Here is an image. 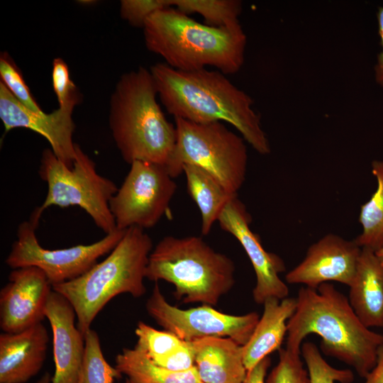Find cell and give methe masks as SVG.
Listing matches in <instances>:
<instances>
[{"label": "cell", "mask_w": 383, "mask_h": 383, "mask_svg": "<svg viewBox=\"0 0 383 383\" xmlns=\"http://www.w3.org/2000/svg\"><path fill=\"white\" fill-rule=\"evenodd\" d=\"M150 71L162 105L174 118L196 123L227 122L258 153L270 152L252 99L223 73L206 68L181 71L166 63H157Z\"/></svg>", "instance_id": "6da1fadb"}, {"label": "cell", "mask_w": 383, "mask_h": 383, "mask_svg": "<svg viewBox=\"0 0 383 383\" xmlns=\"http://www.w3.org/2000/svg\"><path fill=\"white\" fill-rule=\"evenodd\" d=\"M296 299V311L287 322L286 349L301 353L304 338L318 335L322 353L353 367L365 378L376 364L383 335L364 326L348 298L329 282L317 289L301 287Z\"/></svg>", "instance_id": "7a4b0ae2"}, {"label": "cell", "mask_w": 383, "mask_h": 383, "mask_svg": "<svg viewBox=\"0 0 383 383\" xmlns=\"http://www.w3.org/2000/svg\"><path fill=\"white\" fill-rule=\"evenodd\" d=\"M143 28L147 48L175 70L189 72L212 66L229 74L243 65L247 36L240 24L209 26L170 6L151 15Z\"/></svg>", "instance_id": "3957f363"}, {"label": "cell", "mask_w": 383, "mask_h": 383, "mask_svg": "<svg viewBox=\"0 0 383 383\" xmlns=\"http://www.w3.org/2000/svg\"><path fill=\"white\" fill-rule=\"evenodd\" d=\"M157 91L150 70L140 67L122 75L111 97L109 126L122 158L165 165L172 156L175 125L156 101Z\"/></svg>", "instance_id": "277c9868"}, {"label": "cell", "mask_w": 383, "mask_h": 383, "mask_svg": "<svg viewBox=\"0 0 383 383\" xmlns=\"http://www.w3.org/2000/svg\"><path fill=\"white\" fill-rule=\"evenodd\" d=\"M153 244L144 229L131 227L109 255L77 278L52 285L73 306L77 326L84 335L102 309L115 296H143Z\"/></svg>", "instance_id": "5b68a950"}, {"label": "cell", "mask_w": 383, "mask_h": 383, "mask_svg": "<svg viewBox=\"0 0 383 383\" xmlns=\"http://www.w3.org/2000/svg\"><path fill=\"white\" fill-rule=\"evenodd\" d=\"M235 265L201 237H164L152 249L145 277L164 280L175 287L183 303L216 306L235 284Z\"/></svg>", "instance_id": "8992f818"}, {"label": "cell", "mask_w": 383, "mask_h": 383, "mask_svg": "<svg viewBox=\"0 0 383 383\" xmlns=\"http://www.w3.org/2000/svg\"><path fill=\"white\" fill-rule=\"evenodd\" d=\"M76 150L72 168L60 161L51 149L43 150L38 173L48 184V193L45 201L33 211L29 221L37 227L42 213L50 206H78L86 211L99 228L109 234L117 229L109 202L118 187L96 172L94 161L78 145Z\"/></svg>", "instance_id": "52a82bcc"}, {"label": "cell", "mask_w": 383, "mask_h": 383, "mask_svg": "<svg viewBox=\"0 0 383 383\" xmlns=\"http://www.w3.org/2000/svg\"><path fill=\"white\" fill-rule=\"evenodd\" d=\"M174 118L177 141L166 166L170 176L182 174L185 165H194L211 174L229 193L238 195L247 171L245 140L220 121L196 123Z\"/></svg>", "instance_id": "ba28073f"}, {"label": "cell", "mask_w": 383, "mask_h": 383, "mask_svg": "<svg viewBox=\"0 0 383 383\" xmlns=\"http://www.w3.org/2000/svg\"><path fill=\"white\" fill-rule=\"evenodd\" d=\"M29 220L19 224L17 239L5 262L13 270L36 267L46 275L52 285L77 278L109 253L123 237L126 230L116 229L101 240L89 245L49 250L42 247Z\"/></svg>", "instance_id": "9c48e42d"}, {"label": "cell", "mask_w": 383, "mask_h": 383, "mask_svg": "<svg viewBox=\"0 0 383 383\" xmlns=\"http://www.w3.org/2000/svg\"><path fill=\"white\" fill-rule=\"evenodd\" d=\"M177 184L162 165L135 161L109 202L117 228H150L169 209Z\"/></svg>", "instance_id": "30bf717a"}, {"label": "cell", "mask_w": 383, "mask_h": 383, "mask_svg": "<svg viewBox=\"0 0 383 383\" xmlns=\"http://www.w3.org/2000/svg\"><path fill=\"white\" fill-rule=\"evenodd\" d=\"M145 309L158 325L186 342L221 337L231 338L243 346L250 340L260 319L256 312L230 315L204 304L189 309H179L166 300L157 282Z\"/></svg>", "instance_id": "8fae6325"}, {"label": "cell", "mask_w": 383, "mask_h": 383, "mask_svg": "<svg viewBox=\"0 0 383 383\" xmlns=\"http://www.w3.org/2000/svg\"><path fill=\"white\" fill-rule=\"evenodd\" d=\"M251 221L250 213L238 196L228 201L218 218L221 229L239 241L251 262L256 275V284L252 290L254 301L263 304L271 297L280 300L288 297L289 288L279 277V273L285 271L284 262L278 255L263 248L260 237L250 228Z\"/></svg>", "instance_id": "7c38bea8"}, {"label": "cell", "mask_w": 383, "mask_h": 383, "mask_svg": "<svg viewBox=\"0 0 383 383\" xmlns=\"http://www.w3.org/2000/svg\"><path fill=\"white\" fill-rule=\"evenodd\" d=\"M74 107H59L50 113L33 111L17 100L0 82V118L5 133L16 128L36 132L49 142L57 158L69 168L73 167L77 156V144L72 140Z\"/></svg>", "instance_id": "4fadbf2b"}, {"label": "cell", "mask_w": 383, "mask_h": 383, "mask_svg": "<svg viewBox=\"0 0 383 383\" xmlns=\"http://www.w3.org/2000/svg\"><path fill=\"white\" fill-rule=\"evenodd\" d=\"M0 292V327L15 333L41 323L52 285L36 267L13 270Z\"/></svg>", "instance_id": "5bb4252c"}, {"label": "cell", "mask_w": 383, "mask_h": 383, "mask_svg": "<svg viewBox=\"0 0 383 383\" xmlns=\"http://www.w3.org/2000/svg\"><path fill=\"white\" fill-rule=\"evenodd\" d=\"M361 248L355 240L329 233L312 244L305 257L285 276L289 284L317 289L329 282L351 284Z\"/></svg>", "instance_id": "9a60e30c"}, {"label": "cell", "mask_w": 383, "mask_h": 383, "mask_svg": "<svg viewBox=\"0 0 383 383\" xmlns=\"http://www.w3.org/2000/svg\"><path fill=\"white\" fill-rule=\"evenodd\" d=\"M45 317L52 333L55 372L52 383H79L85 338L75 324L77 316L73 306L52 290L46 305Z\"/></svg>", "instance_id": "2e32d148"}, {"label": "cell", "mask_w": 383, "mask_h": 383, "mask_svg": "<svg viewBox=\"0 0 383 383\" xmlns=\"http://www.w3.org/2000/svg\"><path fill=\"white\" fill-rule=\"evenodd\" d=\"M49 341L41 323L23 331L0 335V383H26L39 373Z\"/></svg>", "instance_id": "e0dca14e"}, {"label": "cell", "mask_w": 383, "mask_h": 383, "mask_svg": "<svg viewBox=\"0 0 383 383\" xmlns=\"http://www.w3.org/2000/svg\"><path fill=\"white\" fill-rule=\"evenodd\" d=\"M203 383H245L248 371L243 346L228 338L207 337L189 342Z\"/></svg>", "instance_id": "ac0fdd59"}, {"label": "cell", "mask_w": 383, "mask_h": 383, "mask_svg": "<svg viewBox=\"0 0 383 383\" xmlns=\"http://www.w3.org/2000/svg\"><path fill=\"white\" fill-rule=\"evenodd\" d=\"M348 300L367 328H383V265L376 252L362 248Z\"/></svg>", "instance_id": "d6986e66"}, {"label": "cell", "mask_w": 383, "mask_h": 383, "mask_svg": "<svg viewBox=\"0 0 383 383\" xmlns=\"http://www.w3.org/2000/svg\"><path fill=\"white\" fill-rule=\"evenodd\" d=\"M264 310L248 342L243 346V361L247 371L262 359L279 350L287 333V322L294 313L297 299L271 297L263 304Z\"/></svg>", "instance_id": "ffe728a7"}, {"label": "cell", "mask_w": 383, "mask_h": 383, "mask_svg": "<svg viewBox=\"0 0 383 383\" xmlns=\"http://www.w3.org/2000/svg\"><path fill=\"white\" fill-rule=\"evenodd\" d=\"M188 192L197 205L201 218V234L207 235L228 201L238 196L229 193L204 170L192 165L182 167Z\"/></svg>", "instance_id": "44dd1931"}, {"label": "cell", "mask_w": 383, "mask_h": 383, "mask_svg": "<svg viewBox=\"0 0 383 383\" xmlns=\"http://www.w3.org/2000/svg\"><path fill=\"white\" fill-rule=\"evenodd\" d=\"M115 367L133 383H203L196 367L174 372L162 367L137 348H123Z\"/></svg>", "instance_id": "7402d4cb"}, {"label": "cell", "mask_w": 383, "mask_h": 383, "mask_svg": "<svg viewBox=\"0 0 383 383\" xmlns=\"http://www.w3.org/2000/svg\"><path fill=\"white\" fill-rule=\"evenodd\" d=\"M372 173L377 180V189L360 207L362 232L354 240L361 248L377 252L383 247V160L372 162Z\"/></svg>", "instance_id": "603a6c76"}, {"label": "cell", "mask_w": 383, "mask_h": 383, "mask_svg": "<svg viewBox=\"0 0 383 383\" xmlns=\"http://www.w3.org/2000/svg\"><path fill=\"white\" fill-rule=\"evenodd\" d=\"M171 4L187 16L201 15L209 26L230 28L240 24L243 4L239 0H171Z\"/></svg>", "instance_id": "cb8c5ba5"}, {"label": "cell", "mask_w": 383, "mask_h": 383, "mask_svg": "<svg viewBox=\"0 0 383 383\" xmlns=\"http://www.w3.org/2000/svg\"><path fill=\"white\" fill-rule=\"evenodd\" d=\"M85 351L79 383H113L122 374L111 366L102 353L97 333L90 328L84 335Z\"/></svg>", "instance_id": "d4e9b609"}, {"label": "cell", "mask_w": 383, "mask_h": 383, "mask_svg": "<svg viewBox=\"0 0 383 383\" xmlns=\"http://www.w3.org/2000/svg\"><path fill=\"white\" fill-rule=\"evenodd\" d=\"M135 348L157 363L179 348L184 341L167 331H159L139 321L135 330Z\"/></svg>", "instance_id": "484cf974"}, {"label": "cell", "mask_w": 383, "mask_h": 383, "mask_svg": "<svg viewBox=\"0 0 383 383\" xmlns=\"http://www.w3.org/2000/svg\"><path fill=\"white\" fill-rule=\"evenodd\" d=\"M301 354L309 372L311 383H352L354 375L350 370L337 369L322 357L317 346L306 342L301 347Z\"/></svg>", "instance_id": "4316f807"}, {"label": "cell", "mask_w": 383, "mask_h": 383, "mask_svg": "<svg viewBox=\"0 0 383 383\" xmlns=\"http://www.w3.org/2000/svg\"><path fill=\"white\" fill-rule=\"evenodd\" d=\"M279 356L278 363L266 377L265 383H311L301 353L280 348Z\"/></svg>", "instance_id": "83f0119b"}, {"label": "cell", "mask_w": 383, "mask_h": 383, "mask_svg": "<svg viewBox=\"0 0 383 383\" xmlns=\"http://www.w3.org/2000/svg\"><path fill=\"white\" fill-rule=\"evenodd\" d=\"M0 77L1 82L22 104L33 111H41L32 96L20 70L6 52L1 53L0 57Z\"/></svg>", "instance_id": "f1b7e54d"}, {"label": "cell", "mask_w": 383, "mask_h": 383, "mask_svg": "<svg viewBox=\"0 0 383 383\" xmlns=\"http://www.w3.org/2000/svg\"><path fill=\"white\" fill-rule=\"evenodd\" d=\"M52 82L59 107L78 104L81 100L80 94L70 77L67 65L60 57L52 62Z\"/></svg>", "instance_id": "f546056e"}, {"label": "cell", "mask_w": 383, "mask_h": 383, "mask_svg": "<svg viewBox=\"0 0 383 383\" xmlns=\"http://www.w3.org/2000/svg\"><path fill=\"white\" fill-rule=\"evenodd\" d=\"M170 6L171 0H122L120 13L131 26L143 28L151 15Z\"/></svg>", "instance_id": "4dcf8cb0"}, {"label": "cell", "mask_w": 383, "mask_h": 383, "mask_svg": "<svg viewBox=\"0 0 383 383\" xmlns=\"http://www.w3.org/2000/svg\"><path fill=\"white\" fill-rule=\"evenodd\" d=\"M156 364L174 372H184L194 368V355L189 343L184 341L179 348Z\"/></svg>", "instance_id": "1f68e13d"}, {"label": "cell", "mask_w": 383, "mask_h": 383, "mask_svg": "<svg viewBox=\"0 0 383 383\" xmlns=\"http://www.w3.org/2000/svg\"><path fill=\"white\" fill-rule=\"evenodd\" d=\"M378 33L380 38L382 50L378 54L377 61L374 66V77L375 82L383 87V6L378 9L377 13Z\"/></svg>", "instance_id": "d6a6232c"}, {"label": "cell", "mask_w": 383, "mask_h": 383, "mask_svg": "<svg viewBox=\"0 0 383 383\" xmlns=\"http://www.w3.org/2000/svg\"><path fill=\"white\" fill-rule=\"evenodd\" d=\"M270 364L271 359L269 356L262 359L251 370L248 372L245 383H265Z\"/></svg>", "instance_id": "836d02e7"}, {"label": "cell", "mask_w": 383, "mask_h": 383, "mask_svg": "<svg viewBox=\"0 0 383 383\" xmlns=\"http://www.w3.org/2000/svg\"><path fill=\"white\" fill-rule=\"evenodd\" d=\"M364 383H383V345L380 347L374 367L365 377Z\"/></svg>", "instance_id": "e575fe53"}, {"label": "cell", "mask_w": 383, "mask_h": 383, "mask_svg": "<svg viewBox=\"0 0 383 383\" xmlns=\"http://www.w3.org/2000/svg\"><path fill=\"white\" fill-rule=\"evenodd\" d=\"M52 376L49 372H45L35 383H52Z\"/></svg>", "instance_id": "d590c367"}, {"label": "cell", "mask_w": 383, "mask_h": 383, "mask_svg": "<svg viewBox=\"0 0 383 383\" xmlns=\"http://www.w3.org/2000/svg\"><path fill=\"white\" fill-rule=\"evenodd\" d=\"M375 252L380 262L383 265V247Z\"/></svg>", "instance_id": "8d00e7d4"}, {"label": "cell", "mask_w": 383, "mask_h": 383, "mask_svg": "<svg viewBox=\"0 0 383 383\" xmlns=\"http://www.w3.org/2000/svg\"><path fill=\"white\" fill-rule=\"evenodd\" d=\"M82 4H91L92 2H94L93 1H81Z\"/></svg>", "instance_id": "74e56055"}, {"label": "cell", "mask_w": 383, "mask_h": 383, "mask_svg": "<svg viewBox=\"0 0 383 383\" xmlns=\"http://www.w3.org/2000/svg\"><path fill=\"white\" fill-rule=\"evenodd\" d=\"M123 383H133L129 379H126Z\"/></svg>", "instance_id": "f35d334b"}]
</instances>
